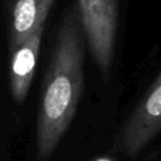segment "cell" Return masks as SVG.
<instances>
[{
  "label": "cell",
  "mask_w": 161,
  "mask_h": 161,
  "mask_svg": "<svg viewBox=\"0 0 161 161\" xmlns=\"http://www.w3.org/2000/svg\"><path fill=\"white\" fill-rule=\"evenodd\" d=\"M161 132V72L132 112L125 119L117 137L119 151L135 157Z\"/></svg>",
  "instance_id": "cell-3"
},
{
  "label": "cell",
  "mask_w": 161,
  "mask_h": 161,
  "mask_svg": "<svg viewBox=\"0 0 161 161\" xmlns=\"http://www.w3.org/2000/svg\"><path fill=\"white\" fill-rule=\"evenodd\" d=\"M84 47L77 8H69L57 30L38 108L35 147L39 161L54 153L77 112L84 80Z\"/></svg>",
  "instance_id": "cell-1"
},
{
  "label": "cell",
  "mask_w": 161,
  "mask_h": 161,
  "mask_svg": "<svg viewBox=\"0 0 161 161\" xmlns=\"http://www.w3.org/2000/svg\"><path fill=\"white\" fill-rule=\"evenodd\" d=\"M54 0H16L10 19L9 50L11 52L38 28L45 25Z\"/></svg>",
  "instance_id": "cell-5"
},
{
  "label": "cell",
  "mask_w": 161,
  "mask_h": 161,
  "mask_svg": "<svg viewBox=\"0 0 161 161\" xmlns=\"http://www.w3.org/2000/svg\"><path fill=\"white\" fill-rule=\"evenodd\" d=\"M44 26L38 28L29 38L10 52L9 84L11 97L16 103H23L28 97L35 73Z\"/></svg>",
  "instance_id": "cell-4"
},
{
  "label": "cell",
  "mask_w": 161,
  "mask_h": 161,
  "mask_svg": "<svg viewBox=\"0 0 161 161\" xmlns=\"http://www.w3.org/2000/svg\"><path fill=\"white\" fill-rule=\"evenodd\" d=\"M80 26L96 65L104 78L111 73L118 26L117 0H77Z\"/></svg>",
  "instance_id": "cell-2"
},
{
  "label": "cell",
  "mask_w": 161,
  "mask_h": 161,
  "mask_svg": "<svg viewBox=\"0 0 161 161\" xmlns=\"http://www.w3.org/2000/svg\"><path fill=\"white\" fill-rule=\"evenodd\" d=\"M84 161H116V160L111 156L102 155V156H96V157H92V158H88V160H84Z\"/></svg>",
  "instance_id": "cell-6"
}]
</instances>
